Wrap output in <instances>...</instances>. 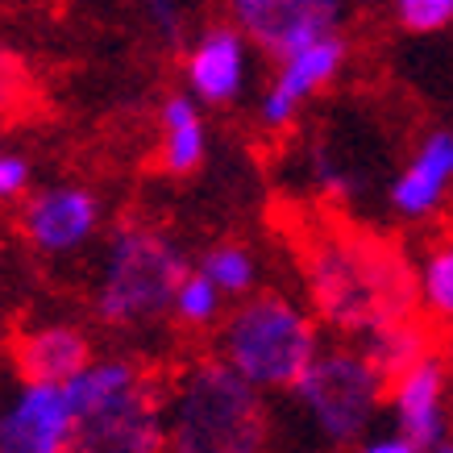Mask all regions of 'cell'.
<instances>
[{
    "label": "cell",
    "instance_id": "27",
    "mask_svg": "<svg viewBox=\"0 0 453 453\" xmlns=\"http://www.w3.org/2000/svg\"><path fill=\"white\" fill-rule=\"evenodd\" d=\"M366 4H374V0H366Z\"/></svg>",
    "mask_w": 453,
    "mask_h": 453
},
{
    "label": "cell",
    "instance_id": "9",
    "mask_svg": "<svg viewBox=\"0 0 453 453\" xmlns=\"http://www.w3.org/2000/svg\"><path fill=\"white\" fill-rule=\"evenodd\" d=\"M21 237L29 246L46 254V258H67L80 254L83 246H92L104 225V204L92 188L80 183H55V188H42L21 204Z\"/></svg>",
    "mask_w": 453,
    "mask_h": 453
},
{
    "label": "cell",
    "instance_id": "21",
    "mask_svg": "<svg viewBox=\"0 0 453 453\" xmlns=\"http://www.w3.org/2000/svg\"><path fill=\"white\" fill-rule=\"evenodd\" d=\"M29 188V158L13 150H0V200H17Z\"/></svg>",
    "mask_w": 453,
    "mask_h": 453
},
{
    "label": "cell",
    "instance_id": "26",
    "mask_svg": "<svg viewBox=\"0 0 453 453\" xmlns=\"http://www.w3.org/2000/svg\"><path fill=\"white\" fill-rule=\"evenodd\" d=\"M449 371H453V333H449Z\"/></svg>",
    "mask_w": 453,
    "mask_h": 453
},
{
    "label": "cell",
    "instance_id": "11",
    "mask_svg": "<svg viewBox=\"0 0 453 453\" xmlns=\"http://www.w3.org/2000/svg\"><path fill=\"white\" fill-rule=\"evenodd\" d=\"M67 433L71 408L63 383L26 379L0 412V453H67Z\"/></svg>",
    "mask_w": 453,
    "mask_h": 453
},
{
    "label": "cell",
    "instance_id": "18",
    "mask_svg": "<svg viewBox=\"0 0 453 453\" xmlns=\"http://www.w3.org/2000/svg\"><path fill=\"white\" fill-rule=\"evenodd\" d=\"M196 266H200L229 300L250 296L254 283H258V258H254L246 246H237V242H217V246H208Z\"/></svg>",
    "mask_w": 453,
    "mask_h": 453
},
{
    "label": "cell",
    "instance_id": "6",
    "mask_svg": "<svg viewBox=\"0 0 453 453\" xmlns=\"http://www.w3.org/2000/svg\"><path fill=\"white\" fill-rule=\"evenodd\" d=\"M387 379L362 345H320L312 366L296 379L288 403L316 449H354L387 403Z\"/></svg>",
    "mask_w": 453,
    "mask_h": 453
},
{
    "label": "cell",
    "instance_id": "24",
    "mask_svg": "<svg viewBox=\"0 0 453 453\" xmlns=\"http://www.w3.org/2000/svg\"><path fill=\"white\" fill-rule=\"evenodd\" d=\"M349 453H425L416 441H408L399 428H391V433H383V437H371V441H357Z\"/></svg>",
    "mask_w": 453,
    "mask_h": 453
},
{
    "label": "cell",
    "instance_id": "2",
    "mask_svg": "<svg viewBox=\"0 0 453 453\" xmlns=\"http://www.w3.org/2000/svg\"><path fill=\"white\" fill-rule=\"evenodd\" d=\"M67 453H163L166 383L134 357H92L67 383Z\"/></svg>",
    "mask_w": 453,
    "mask_h": 453
},
{
    "label": "cell",
    "instance_id": "3",
    "mask_svg": "<svg viewBox=\"0 0 453 453\" xmlns=\"http://www.w3.org/2000/svg\"><path fill=\"white\" fill-rule=\"evenodd\" d=\"M271 441L275 416L262 391L217 354L166 383L163 453H271Z\"/></svg>",
    "mask_w": 453,
    "mask_h": 453
},
{
    "label": "cell",
    "instance_id": "20",
    "mask_svg": "<svg viewBox=\"0 0 453 453\" xmlns=\"http://www.w3.org/2000/svg\"><path fill=\"white\" fill-rule=\"evenodd\" d=\"M391 13L408 34H441L453 26V0H391Z\"/></svg>",
    "mask_w": 453,
    "mask_h": 453
},
{
    "label": "cell",
    "instance_id": "22",
    "mask_svg": "<svg viewBox=\"0 0 453 453\" xmlns=\"http://www.w3.org/2000/svg\"><path fill=\"white\" fill-rule=\"evenodd\" d=\"M26 92V75H21V63H17L4 46H0V112H9Z\"/></svg>",
    "mask_w": 453,
    "mask_h": 453
},
{
    "label": "cell",
    "instance_id": "16",
    "mask_svg": "<svg viewBox=\"0 0 453 453\" xmlns=\"http://www.w3.org/2000/svg\"><path fill=\"white\" fill-rule=\"evenodd\" d=\"M412 271H416V308L428 320L453 325V237L433 242Z\"/></svg>",
    "mask_w": 453,
    "mask_h": 453
},
{
    "label": "cell",
    "instance_id": "25",
    "mask_svg": "<svg viewBox=\"0 0 453 453\" xmlns=\"http://www.w3.org/2000/svg\"><path fill=\"white\" fill-rule=\"evenodd\" d=\"M425 453H453V437H441L437 445H428Z\"/></svg>",
    "mask_w": 453,
    "mask_h": 453
},
{
    "label": "cell",
    "instance_id": "15",
    "mask_svg": "<svg viewBox=\"0 0 453 453\" xmlns=\"http://www.w3.org/2000/svg\"><path fill=\"white\" fill-rule=\"evenodd\" d=\"M158 129H163V138H158V166H163L166 175H196L208 158V125H204V112H200V100L196 96H175L163 100V109H158Z\"/></svg>",
    "mask_w": 453,
    "mask_h": 453
},
{
    "label": "cell",
    "instance_id": "13",
    "mask_svg": "<svg viewBox=\"0 0 453 453\" xmlns=\"http://www.w3.org/2000/svg\"><path fill=\"white\" fill-rule=\"evenodd\" d=\"M453 192V129H433L420 138V146L412 150V158L403 163L395 179L387 204L399 220H428Z\"/></svg>",
    "mask_w": 453,
    "mask_h": 453
},
{
    "label": "cell",
    "instance_id": "8",
    "mask_svg": "<svg viewBox=\"0 0 453 453\" xmlns=\"http://www.w3.org/2000/svg\"><path fill=\"white\" fill-rule=\"evenodd\" d=\"M345 4L349 0H225V13L250 38V46L283 58L303 42L337 34Z\"/></svg>",
    "mask_w": 453,
    "mask_h": 453
},
{
    "label": "cell",
    "instance_id": "10",
    "mask_svg": "<svg viewBox=\"0 0 453 453\" xmlns=\"http://www.w3.org/2000/svg\"><path fill=\"white\" fill-rule=\"evenodd\" d=\"M449 357H441L437 349H425L387 383V403H391L395 428L420 449L449 437Z\"/></svg>",
    "mask_w": 453,
    "mask_h": 453
},
{
    "label": "cell",
    "instance_id": "4",
    "mask_svg": "<svg viewBox=\"0 0 453 453\" xmlns=\"http://www.w3.org/2000/svg\"><path fill=\"white\" fill-rule=\"evenodd\" d=\"M192 271L175 237L142 217L117 220L104 237L96 275V320L109 329H146L154 320L171 316L179 279Z\"/></svg>",
    "mask_w": 453,
    "mask_h": 453
},
{
    "label": "cell",
    "instance_id": "14",
    "mask_svg": "<svg viewBox=\"0 0 453 453\" xmlns=\"http://www.w3.org/2000/svg\"><path fill=\"white\" fill-rule=\"evenodd\" d=\"M17 371L34 383H67L92 362V342L75 325H38L17 337Z\"/></svg>",
    "mask_w": 453,
    "mask_h": 453
},
{
    "label": "cell",
    "instance_id": "5",
    "mask_svg": "<svg viewBox=\"0 0 453 453\" xmlns=\"http://www.w3.org/2000/svg\"><path fill=\"white\" fill-rule=\"evenodd\" d=\"M320 345L316 312L279 291H250L217 325V357L258 391H291Z\"/></svg>",
    "mask_w": 453,
    "mask_h": 453
},
{
    "label": "cell",
    "instance_id": "1",
    "mask_svg": "<svg viewBox=\"0 0 453 453\" xmlns=\"http://www.w3.org/2000/svg\"><path fill=\"white\" fill-rule=\"evenodd\" d=\"M300 275L316 320L357 345L416 316V271L371 234L320 225L303 237Z\"/></svg>",
    "mask_w": 453,
    "mask_h": 453
},
{
    "label": "cell",
    "instance_id": "19",
    "mask_svg": "<svg viewBox=\"0 0 453 453\" xmlns=\"http://www.w3.org/2000/svg\"><path fill=\"white\" fill-rule=\"evenodd\" d=\"M362 349H366V354L379 362V371L391 379V374L403 371L408 362H416L425 349H433V337H428V329L416 320V316H408V320H399V325H391V329L366 337Z\"/></svg>",
    "mask_w": 453,
    "mask_h": 453
},
{
    "label": "cell",
    "instance_id": "17",
    "mask_svg": "<svg viewBox=\"0 0 453 453\" xmlns=\"http://www.w3.org/2000/svg\"><path fill=\"white\" fill-rule=\"evenodd\" d=\"M225 303H229V296H225V291H220L217 283H212V279L192 262V271L179 279V288H175L171 316H175V325H183V329L204 333V329H217L220 325Z\"/></svg>",
    "mask_w": 453,
    "mask_h": 453
},
{
    "label": "cell",
    "instance_id": "12",
    "mask_svg": "<svg viewBox=\"0 0 453 453\" xmlns=\"http://www.w3.org/2000/svg\"><path fill=\"white\" fill-rule=\"evenodd\" d=\"M183 75H188V88L192 96L208 109H225L242 96L250 75V38L234 21L225 26H208L200 38L188 46V58H183Z\"/></svg>",
    "mask_w": 453,
    "mask_h": 453
},
{
    "label": "cell",
    "instance_id": "23",
    "mask_svg": "<svg viewBox=\"0 0 453 453\" xmlns=\"http://www.w3.org/2000/svg\"><path fill=\"white\" fill-rule=\"evenodd\" d=\"M146 17H150L154 29L166 42H179V34H183V9H179V0H146Z\"/></svg>",
    "mask_w": 453,
    "mask_h": 453
},
{
    "label": "cell",
    "instance_id": "7",
    "mask_svg": "<svg viewBox=\"0 0 453 453\" xmlns=\"http://www.w3.org/2000/svg\"><path fill=\"white\" fill-rule=\"evenodd\" d=\"M345 58H349V42L342 38V29H337V34H325V38L303 42L291 55L279 58L275 75H271V88L262 92V104H258L262 129L283 134L288 125H296L303 104L312 96H320V92L342 75Z\"/></svg>",
    "mask_w": 453,
    "mask_h": 453
}]
</instances>
